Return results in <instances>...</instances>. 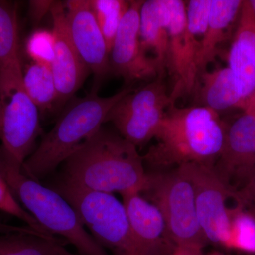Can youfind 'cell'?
Wrapping results in <instances>:
<instances>
[{
    "label": "cell",
    "instance_id": "obj_1",
    "mask_svg": "<svg viewBox=\"0 0 255 255\" xmlns=\"http://www.w3.org/2000/svg\"><path fill=\"white\" fill-rule=\"evenodd\" d=\"M63 164L56 180L86 190L141 194L148 180L137 147L103 127Z\"/></svg>",
    "mask_w": 255,
    "mask_h": 255
},
{
    "label": "cell",
    "instance_id": "obj_2",
    "mask_svg": "<svg viewBox=\"0 0 255 255\" xmlns=\"http://www.w3.org/2000/svg\"><path fill=\"white\" fill-rule=\"evenodd\" d=\"M227 124L221 115L199 105L170 106L159 124L151 146L142 156L152 171L195 163L214 167L226 139Z\"/></svg>",
    "mask_w": 255,
    "mask_h": 255
},
{
    "label": "cell",
    "instance_id": "obj_3",
    "mask_svg": "<svg viewBox=\"0 0 255 255\" xmlns=\"http://www.w3.org/2000/svg\"><path fill=\"white\" fill-rule=\"evenodd\" d=\"M133 90L131 86L126 87L108 97H101L91 92L87 97L72 101L53 128L25 161L21 169L23 173L41 182L55 172L99 131L112 107Z\"/></svg>",
    "mask_w": 255,
    "mask_h": 255
},
{
    "label": "cell",
    "instance_id": "obj_4",
    "mask_svg": "<svg viewBox=\"0 0 255 255\" xmlns=\"http://www.w3.org/2000/svg\"><path fill=\"white\" fill-rule=\"evenodd\" d=\"M21 169L0 157V174L15 199L42 227L53 236L63 238L80 255H111L87 231L75 210L63 196L28 177Z\"/></svg>",
    "mask_w": 255,
    "mask_h": 255
},
{
    "label": "cell",
    "instance_id": "obj_5",
    "mask_svg": "<svg viewBox=\"0 0 255 255\" xmlns=\"http://www.w3.org/2000/svg\"><path fill=\"white\" fill-rule=\"evenodd\" d=\"M1 145L0 156L22 168L41 132L40 112L23 84L21 58L0 68Z\"/></svg>",
    "mask_w": 255,
    "mask_h": 255
},
{
    "label": "cell",
    "instance_id": "obj_6",
    "mask_svg": "<svg viewBox=\"0 0 255 255\" xmlns=\"http://www.w3.org/2000/svg\"><path fill=\"white\" fill-rule=\"evenodd\" d=\"M48 187L73 206L92 237L111 255H138L127 209L113 194L55 180Z\"/></svg>",
    "mask_w": 255,
    "mask_h": 255
},
{
    "label": "cell",
    "instance_id": "obj_7",
    "mask_svg": "<svg viewBox=\"0 0 255 255\" xmlns=\"http://www.w3.org/2000/svg\"><path fill=\"white\" fill-rule=\"evenodd\" d=\"M148 180L141 193L157 206L177 245L207 244L198 219L194 187L179 167L147 172Z\"/></svg>",
    "mask_w": 255,
    "mask_h": 255
},
{
    "label": "cell",
    "instance_id": "obj_8",
    "mask_svg": "<svg viewBox=\"0 0 255 255\" xmlns=\"http://www.w3.org/2000/svg\"><path fill=\"white\" fill-rule=\"evenodd\" d=\"M165 76L157 77L141 88L124 96L112 107L105 123L111 122L124 139L141 147L154 139L170 106Z\"/></svg>",
    "mask_w": 255,
    "mask_h": 255
},
{
    "label": "cell",
    "instance_id": "obj_9",
    "mask_svg": "<svg viewBox=\"0 0 255 255\" xmlns=\"http://www.w3.org/2000/svg\"><path fill=\"white\" fill-rule=\"evenodd\" d=\"M194 187L196 211L201 231L207 243L224 249L230 230L227 201L236 199V192L221 180L214 167L189 163L179 166Z\"/></svg>",
    "mask_w": 255,
    "mask_h": 255
},
{
    "label": "cell",
    "instance_id": "obj_10",
    "mask_svg": "<svg viewBox=\"0 0 255 255\" xmlns=\"http://www.w3.org/2000/svg\"><path fill=\"white\" fill-rule=\"evenodd\" d=\"M167 1L170 21L166 70L172 80L169 95L175 104L181 97L194 96L199 76L198 58L201 43L188 31L186 1Z\"/></svg>",
    "mask_w": 255,
    "mask_h": 255
},
{
    "label": "cell",
    "instance_id": "obj_11",
    "mask_svg": "<svg viewBox=\"0 0 255 255\" xmlns=\"http://www.w3.org/2000/svg\"><path fill=\"white\" fill-rule=\"evenodd\" d=\"M214 167L221 180L235 192L251 180L255 171V95L243 113L227 124L222 152Z\"/></svg>",
    "mask_w": 255,
    "mask_h": 255
},
{
    "label": "cell",
    "instance_id": "obj_12",
    "mask_svg": "<svg viewBox=\"0 0 255 255\" xmlns=\"http://www.w3.org/2000/svg\"><path fill=\"white\" fill-rule=\"evenodd\" d=\"M143 1H130L110 53V73L127 84L152 81L160 76L155 60L144 49L140 39V11ZM164 76V75H162Z\"/></svg>",
    "mask_w": 255,
    "mask_h": 255
},
{
    "label": "cell",
    "instance_id": "obj_13",
    "mask_svg": "<svg viewBox=\"0 0 255 255\" xmlns=\"http://www.w3.org/2000/svg\"><path fill=\"white\" fill-rule=\"evenodd\" d=\"M71 41L80 58L94 75L92 92L110 73V52L90 0H68L64 3Z\"/></svg>",
    "mask_w": 255,
    "mask_h": 255
},
{
    "label": "cell",
    "instance_id": "obj_14",
    "mask_svg": "<svg viewBox=\"0 0 255 255\" xmlns=\"http://www.w3.org/2000/svg\"><path fill=\"white\" fill-rule=\"evenodd\" d=\"M50 13L53 21L52 31L55 37V56L51 70L60 106L80 90L90 72L70 38L64 3L55 1Z\"/></svg>",
    "mask_w": 255,
    "mask_h": 255
},
{
    "label": "cell",
    "instance_id": "obj_15",
    "mask_svg": "<svg viewBox=\"0 0 255 255\" xmlns=\"http://www.w3.org/2000/svg\"><path fill=\"white\" fill-rule=\"evenodd\" d=\"M138 255H172L176 245L157 206L140 193L122 195Z\"/></svg>",
    "mask_w": 255,
    "mask_h": 255
},
{
    "label": "cell",
    "instance_id": "obj_16",
    "mask_svg": "<svg viewBox=\"0 0 255 255\" xmlns=\"http://www.w3.org/2000/svg\"><path fill=\"white\" fill-rule=\"evenodd\" d=\"M170 21L167 0L143 1L140 11L139 33L142 46L157 62L161 75L165 76Z\"/></svg>",
    "mask_w": 255,
    "mask_h": 255
},
{
    "label": "cell",
    "instance_id": "obj_17",
    "mask_svg": "<svg viewBox=\"0 0 255 255\" xmlns=\"http://www.w3.org/2000/svg\"><path fill=\"white\" fill-rule=\"evenodd\" d=\"M193 97L197 105L220 115L221 112L232 109L243 111L248 106L228 67L201 73Z\"/></svg>",
    "mask_w": 255,
    "mask_h": 255
},
{
    "label": "cell",
    "instance_id": "obj_18",
    "mask_svg": "<svg viewBox=\"0 0 255 255\" xmlns=\"http://www.w3.org/2000/svg\"><path fill=\"white\" fill-rule=\"evenodd\" d=\"M242 0H211L209 24L198 58L199 75L219 55L220 46L229 38L230 33L239 19Z\"/></svg>",
    "mask_w": 255,
    "mask_h": 255
},
{
    "label": "cell",
    "instance_id": "obj_19",
    "mask_svg": "<svg viewBox=\"0 0 255 255\" xmlns=\"http://www.w3.org/2000/svg\"><path fill=\"white\" fill-rule=\"evenodd\" d=\"M65 241L27 233H0V255H74Z\"/></svg>",
    "mask_w": 255,
    "mask_h": 255
},
{
    "label": "cell",
    "instance_id": "obj_20",
    "mask_svg": "<svg viewBox=\"0 0 255 255\" xmlns=\"http://www.w3.org/2000/svg\"><path fill=\"white\" fill-rule=\"evenodd\" d=\"M23 84L40 114L49 113L59 107L58 90L50 67L33 62L23 71Z\"/></svg>",
    "mask_w": 255,
    "mask_h": 255
},
{
    "label": "cell",
    "instance_id": "obj_21",
    "mask_svg": "<svg viewBox=\"0 0 255 255\" xmlns=\"http://www.w3.org/2000/svg\"><path fill=\"white\" fill-rule=\"evenodd\" d=\"M224 249L255 255V214L240 203L230 209V230Z\"/></svg>",
    "mask_w": 255,
    "mask_h": 255
},
{
    "label": "cell",
    "instance_id": "obj_22",
    "mask_svg": "<svg viewBox=\"0 0 255 255\" xmlns=\"http://www.w3.org/2000/svg\"><path fill=\"white\" fill-rule=\"evenodd\" d=\"M231 70L242 97L248 103L255 95V59L251 50L238 40H233L228 56Z\"/></svg>",
    "mask_w": 255,
    "mask_h": 255
},
{
    "label": "cell",
    "instance_id": "obj_23",
    "mask_svg": "<svg viewBox=\"0 0 255 255\" xmlns=\"http://www.w3.org/2000/svg\"><path fill=\"white\" fill-rule=\"evenodd\" d=\"M20 58L16 5L11 1H0V68Z\"/></svg>",
    "mask_w": 255,
    "mask_h": 255
},
{
    "label": "cell",
    "instance_id": "obj_24",
    "mask_svg": "<svg viewBox=\"0 0 255 255\" xmlns=\"http://www.w3.org/2000/svg\"><path fill=\"white\" fill-rule=\"evenodd\" d=\"M92 10L101 31L105 37L109 52L112 49L114 38L127 12L130 1L124 0H90Z\"/></svg>",
    "mask_w": 255,
    "mask_h": 255
},
{
    "label": "cell",
    "instance_id": "obj_25",
    "mask_svg": "<svg viewBox=\"0 0 255 255\" xmlns=\"http://www.w3.org/2000/svg\"><path fill=\"white\" fill-rule=\"evenodd\" d=\"M26 50L33 63L51 68L55 56V37L53 31L47 29L33 31L26 41Z\"/></svg>",
    "mask_w": 255,
    "mask_h": 255
},
{
    "label": "cell",
    "instance_id": "obj_26",
    "mask_svg": "<svg viewBox=\"0 0 255 255\" xmlns=\"http://www.w3.org/2000/svg\"><path fill=\"white\" fill-rule=\"evenodd\" d=\"M0 211L20 220L26 226H29L45 236L55 237L42 227L41 225L37 222L36 220L15 199L1 174H0Z\"/></svg>",
    "mask_w": 255,
    "mask_h": 255
},
{
    "label": "cell",
    "instance_id": "obj_27",
    "mask_svg": "<svg viewBox=\"0 0 255 255\" xmlns=\"http://www.w3.org/2000/svg\"><path fill=\"white\" fill-rule=\"evenodd\" d=\"M234 39L248 47L255 59V16L249 1H243Z\"/></svg>",
    "mask_w": 255,
    "mask_h": 255
},
{
    "label": "cell",
    "instance_id": "obj_28",
    "mask_svg": "<svg viewBox=\"0 0 255 255\" xmlns=\"http://www.w3.org/2000/svg\"><path fill=\"white\" fill-rule=\"evenodd\" d=\"M236 203H240L255 214V171L246 187L236 192Z\"/></svg>",
    "mask_w": 255,
    "mask_h": 255
},
{
    "label": "cell",
    "instance_id": "obj_29",
    "mask_svg": "<svg viewBox=\"0 0 255 255\" xmlns=\"http://www.w3.org/2000/svg\"><path fill=\"white\" fill-rule=\"evenodd\" d=\"M55 1H29V11L33 21L38 22L42 18L50 11Z\"/></svg>",
    "mask_w": 255,
    "mask_h": 255
},
{
    "label": "cell",
    "instance_id": "obj_30",
    "mask_svg": "<svg viewBox=\"0 0 255 255\" xmlns=\"http://www.w3.org/2000/svg\"><path fill=\"white\" fill-rule=\"evenodd\" d=\"M204 248L198 245H177L172 255H204Z\"/></svg>",
    "mask_w": 255,
    "mask_h": 255
},
{
    "label": "cell",
    "instance_id": "obj_31",
    "mask_svg": "<svg viewBox=\"0 0 255 255\" xmlns=\"http://www.w3.org/2000/svg\"><path fill=\"white\" fill-rule=\"evenodd\" d=\"M0 233H27L40 234L38 231L28 226H14L0 222Z\"/></svg>",
    "mask_w": 255,
    "mask_h": 255
},
{
    "label": "cell",
    "instance_id": "obj_32",
    "mask_svg": "<svg viewBox=\"0 0 255 255\" xmlns=\"http://www.w3.org/2000/svg\"><path fill=\"white\" fill-rule=\"evenodd\" d=\"M204 255H228L225 254L223 252L218 251V250H215V251H212L209 252V253H206V254H204Z\"/></svg>",
    "mask_w": 255,
    "mask_h": 255
},
{
    "label": "cell",
    "instance_id": "obj_33",
    "mask_svg": "<svg viewBox=\"0 0 255 255\" xmlns=\"http://www.w3.org/2000/svg\"><path fill=\"white\" fill-rule=\"evenodd\" d=\"M1 136V99H0V139Z\"/></svg>",
    "mask_w": 255,
    "mask_h": 255
},
{
    "label": "cell",
    "instance_id": "obj_34",
    "mask_svg": "<svg viewBox=\"0 0 255 255\" xmlns=\"http://www.w3.org/2000/svg\"><path fill=\"white\" fill-rule=\"evenodd\" d=\"M250 5H251L252 9H253V13H254L255 16V0H250Z\"/></svg>",
    "mask_w": 255,
    "mask_h": 255
}]
</instances>
